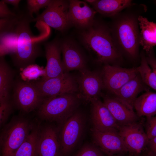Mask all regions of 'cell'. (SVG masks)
Returning <instances> with one entry per match:
<instances>
[{
	"label": "cell",
	"instance_id": "30bf717a",
	"mask_svg": "<svg viewBox=\"0 0 156 156\" xmlns=\"http://www.w3.org/2000/svg\"><path fill=\"white\" fill-rule=\"evenodd\" d=\"M79 72L76 79L79 98L90 103L99 99L104 88L101 72L90 71L86 68Z\"/></svg>",
	"mask_w": 156,
	"mask_h": 156
},
{
	"label": "cell",
	"instance_id": "ffe728a7",
	"mask_svg": "<svg viewBox=\"0 0 156 156\" xmlns=\"http://www.w3.org/2000/svg\"><path fill=\"white\" fill-rule=\"evenodd\" d=\"M150 88L144 83L138 73L114 95L115 96L133 108L134 102L139 94L143 91H149Z\"/></svg>",
	"mask_w": 156,
	"mask_h": 156
},
{
	"label": "cell",
	"instance_id": "2e32d148",
	"mask_svg": "<svg viewBox=\"0 0 156 156\" xmlns=\"http://www.w3.org/2000/svg\"><path fill=\"white\" fill-rule=\"evenodd\" d=\"M62 61L65 72L74 70L79 71L86 68V61L78 45L68 39L60 40Z\"/></svg>",
	"mask_w": 156,
	"mask_h": 156
},
{
	"label": "cell",
	"instance_id": "e0dca14e",
	"mask_svg": "<svg viewBox=\"0 0 156 156\" xmlns=\"http://www.w3.org/2000/svg\"><path fill=\"white\" fill-rule=\"evenodd\" d=\"M69 1L68 16L71 25L83 29L92 25L96 13L94 10L85 1Z\"/></svg>",
	"mask_w": 156,
	"mask_h": 156
},
{
	"label": "cell",
	"instance_id": "603a6c76",
	"mask_svg": "<svg viewBox=\"0 0 156 156\" xmlns=\"http://www.w3.org/2000/svg\"><path fill=\"white\" fill-rule=\"evenodd\" d=\"M14 73L3 56L0 58V103L9 100L10 90L13 87Z\"/></svg>",
	"mask_w": 156,
	"mask_h": 156
},
{
	"label": "cell",
	"instance_id": "7c38bea8",
	"mask_svg": "<svg viewBox=\"0 0 156 156\" xmlns=\"http://www.w3.org/2000/svg\"><path fill=\"white\" fill-rule=\"evenodd\" d=\"M118 132L128 152L135 156L140 155L146 147L148 141L146 133L137 121L120 126Z\"/></svg>",
	"mask_w": 156,
	"mask_h": 156
},
{
	"label": "cell",
	"instance_id": "4316f807",
	"mask_svg": "<svg viewBox=\"0 0 156 156\" xmlns=\"http://www.w3.org/2000/svg\"><path fill=\"white\" fill-rule=\"evenodd\" d=\"M27 13L33 18V14H38L41 9L47 7L51 2V0H27Z\"/></svg>",
	"mask_w": 156,
	"mask_h": 156
},
{
	"label": "cell",
	"instance_id": "6da1fadb",
	"mask_svg": "<svg viewBox=\"0 0 156 156\" xmlns=\"http://www.w3.org/2000/svg\"><path fill=\"white\" fill-rule=\"evenodd\" d=\"M18 15L14 30L5 40L4 47L8 53H12L14 65L23 69L33 65L42 52L39 41L30 28L33 18L27 13Z\"/></svg>",
	"mask_w": 156,
	"mask_h": 156
},
{
	"label": "cell",
	"instance_id": "8fae6325",
	"mask_svg": "<svg viewBox=\"0 0 156 156\" xmlns=\"http://www.w3.org/2000/svg\"><path fill=\"white\" fill-rule=\"evenodd\" d=\"M104 88L114 94L138 73L137 67L122 68L106 64L101 72Z\"/></svg>",
	"mask_w": 156,
	"mask_h": 156
},
{
	"label": "cell",
	"instance_id": "8d00e7d4",
	"mask_svg": "<svg viewBox=\"0 0 156 156\" xmlns=\"http://www.w3.org/2000/svg\"><path fill=\"white\" fill-rule=\"evenodd\" d=\"M124 154H117L110 156H124Z\"/></svg>",
	"mask_w": 156,
	"mask_h": 156
},
{
	"label": "cell",
	"instance_id": "9a60e30c",
	"mask_svg": "<svg viewBox=\"0 0 156 156\" xmlns=\"http://www.w3.org/2000/svg\"><path fill=\"white\" fill-rule=\"evenodd\" d=\"M103 101L120 127L137 121L133 107L115 96H104Z\"/></svg>",
	"mask_w": 156,
	"mask_h": 156
},
{
	"label": "cell",
	"instance_id": "f546056e",
	"mask_svg": "<svg viewBox=\"0 0 156 156\" xmlns=\"http://www.w3.org/2000/svg\"><path fill=\"white\" fill-rule=\"evenodd\" d=\"M145 131L148 140L156 136V115L147 118Z\"/></svg>",
	"mask_w": 156,
	"mask_h": 156
},
{
	"label": "cell",
	"instance_id": "7a4b0ae2",
	"mask_svg": "<svg viewBox=\"0 0 156 156\" xmlns=\"http://www.w3.org/2000/svg\"><path fill=\"white\" fill-rule=\"evenodd\" d=\"M80 36L85 48L96 55L98 62L107 64L120 57L111 31L103 24L94 22L90 27L83 29Z\"/></svg>",
	"mask_w": 156,
	"mask_h": 156
},
{
	"label": "cell",
	"instance_id": "d6a6232c",
	"mask_svg": "<svg viewBox=\"0 0 156 156\" xmlns=\"http://www.w3.org/2000/svg\"><path fill=\"white\" fill-rule=\"evenodd\" d=\"M146 147L148 151L156 154V136L148 140Z\"/></svg>",
	"mask_w": 156,
	"mask_h": 156
},
{
	"label": "cell",
	"instance_id": "277c9868",
	"mask_svg": "<svg viewBox=\"0 0 156 156\" xmlns=\"http://www.w3.org/2000/svg\"><path fill=\"white\" fill-rule=\"evenodd\" d=\"M138 21V19L126 16L116 22L111 31L119 50H122L133 58L137 56L140 45Z\"/></svg>",
	"mask_w": 156,
	"mask_h": 156
},
{
	"label": "cell",
	"instance_id": "e575fe53",
	"mask_svg": "<svg viewBox=\"0 0 156 156\" xmlns=\"http://www.w3.org/2000/svg\"><path fill=\"white\" fill-rule=\"evenodd\" d=\"M144 156H156V154L148 150L146 154Z\"/></svg>",
	"mask_w": 156,
	"mask_h": 156
},
{
	"label": "cell",
	"instance_id": "5bb4252c",
	"mask_svg": "<svg viewBox=\"0 0 156 156\" xmlns=\"http://www.w3.org/2000/svg\"><path fill=\"white\" fill-rule=\"evenodd\" d=\"M47 64L41 79L45 80L59 76L65 72L62 60L60 40H54L44 44Z\"/></svg>",
	"mask_w": 156,
	"mask_h": 156
},
{
	"label": "cell",
	"instance_id": "f35d334b",
	"mask_svg": "<svg viewBox=\"0 0 156 156\" xmlns=\"http://www.w3.org/2000/svg\"><path fill=\"white\" fill-rule=\"evenodd\" d=\"M140 156V155H138V156Z\"/></svg>",
	"mask_w": 156,
	"mask_h": 156
},
{
	"label": "cell",
	"instance_id": "1f68e13d",
	"mask_svg": "<svg viewBox=\"0 0 156 156\" xmlns=\"http://www.w3.org/2000/svg\"><path fill=\"white\" fill-rule=\"evenodd\" d=\"M147 53V55L146 58L147 62L156 75V58L154 55L153 49Z\"/></svg>",
	"mask_w": 156,
	"mask_h": 156
},
{
	"label": "cell",
	"instance_id": "484cf974",
	"mask_svg": "<svg viewBox=\"0 0 156 156\" xmlns=\"http://www.w3.org/2000/svg\"><path fill=\"white\" fill-rule=\"evenodd\" d=\"M137 68L144 83L156 91V75L150 68L144 55H142L140 64Z\"/></svg>",
	"mask_w": 156,
	"mask_h": 156
},
{
	"label": "cell",
	"instance_id": "4dcf8cb0",
	"mask_svg": "<svg viewBox=\"0 0 156 156\" xmlns=\"http://www.w3.org/2000/svg\"><path fill=\"white\" fill-rule=\"evenodd\" d=\"M17 14L11 11L7 4L3 0L0 1V18L1 19L11 18L16 16Z\"/></svg>",
	"mask_w": 156,
	"mask_h": 156
},
{
	"label": "cell",
	"instance_id": "d6986e66",
	"mask_svg": "<svg viewBox=\"0 0 156 156\" xmlns=\"http://www.w3.org/2000/svg\"><path fill=\"white\" fill-rule=\"evenodd\" d=\"M56 129L48 125L40 129L38 142V156H60L61 146Z\"/></svg>",
	"mask_w": 156,
	"mask_h": 156
},
{
	"label": "cell",
	"instance_id": "3957f363",
	"mask_svg": "<svg viewBox=\"0 0 156 156\" xmlns=\"http://www.w3.org/2000/svg\"><path fill=\"white\" fill-rule=\"evenodd\" d=\"M80 99L78 93L45 98L38 109V115L43 119L63 124L75 112Z\"/></svg>",
	"mask_w": 156,
	"mask_h": 156
},
{
	"label": "cell",
	"instance_id": "ba28073f",
	"mask_svg": "<svg viewBox=\"0 0 156 156\" xmlns=\"http://www.w3.org/2000/svg\"><path fill=\"white\" fill-rule=\"evenodd\" d=\"M34 82L44 99L66 94L77 93L78 92L76 79L68 72H65L54 78Z\"/></svg>",
	"mask_w": 156,
	"mask_h": 156
},
{
	"label": "cell",
	"instance_id": "cb8c5ba5",
	"mask_svg": "<svg viewBox=\"0 0 156 156\" xmlns=\"http://www.w3.org/2000/svg\"><path fill=\"white\" fill-rule=\"evenodd\" d=\"M130 0H96L92 4L97 12L107 16H113L132 4Z\"/></svg>",
	"mask_w": 156,
	"mask_h": 156
},
{
	"label": "cell",
	"instance_id": "5b68a950",
	"mask_svg": "<svg viewBox=\"0 0 156 156\" xmlns=\"http://www.w3.org/2000/svg\"><path fill=\"white\" fill-rule=\"evenodd\" d=\"M34 128L28 120L16 118L2 129L0 136L1 156H14Z\"/></svg>",
	"mask_w": 156,
	"mask_h": 156
},
{
	"label": "cell",
	"instance_id": "4fadbf2b",
	"mask_svg": "<svg viewBox=\"0 0 156 156\" xmlns=\"http://www.w3.org/2000/svg\"><path fill=\"white\" fill-rule=\"evenodd\" d=\"M92 133L94 144L108 156L128 152L118 131H101L93 128Z\"/></svg>",
	"mask_w": 156,
	"mask_h": 156
},
{
	"label": "cell",
	"instance_id": "74e56055",
	"mask_svg": "<svg viewBox=\"0 0 156 156\" xmlns=\"http://www.w3.org/2000/svg\"><path fill=\"white\" fill-rule=\"evenodd\" d=\"M155 4L156 5V0L155 1Z\"/></svg>",
	"mask_w": 156,
	"mask_h": 156
},
{
	"label": "cell",
	"instance_id": "f1b7e54d",
	"mask_svg": "<svg viewBox=\"0 0 156 156\" xmlns=\"http://www.w3.org/2000/svg\"><path fill=\"white\" fill-rule=\"evenodd\" d=\"M12 109V104L9 100L0 103V125L1 126L7 121Z\"/></svg>",
	"mask_w": 156,
	"mask_h": 156
},
{
	"label": "cell",
	"instance_id": "d4e9b609",
	"mask_svg": "<svg viewBox=\"0 0 156 156\" xmlns=\"http://www.w3.org/2000/svg\"><path fill=\"white\" fill-rule=\"evenodd\" d=\"M40 129L33 128L14 156H38V142Z\"/></svg>",
	"mask_w": 156,
	"mask_h": 156
},
{
	"label": "cell",
	"instance_id": "44dd1931",
	"mask_svg": "<svg viewBox=\"0 0 156 156\" xmlns=\"http://www.w3.org/2000/svg\"><path fill=\"white\" fill-rule=\"evenodd\" d=\"M138 20L140 29V44L147 53L156 46V23L141 16H138Z\"/></svg>",
	"mask_w": 156,
	"mask_h": 156
},
{
	"label": "cell",
	"instance_id": "9c48e42d",
	"mask_svg": "<svg viewBox=\"0 0 156 156\" xmlns=\"http://www.w3.org/2000/svg\"><path fill=\"white\" fill-rule=\"evenodd\" d=\"M62 125L59 136L61 153H70L79 140L85 127V118L80 112H75Z\"/></svg>",
	"mask_w": 156,
	"mask_h": 156
},
{
	"label": "cell",
	"instance_id": "8992f818",
	"mask_svg": "<svg viewBox=\"0 0 156 156\" xmlns=\"http://www.w3.org/2000/svg\"><path fill=\"white\" fill-rule=\"evenodd\" d=\"M69 1L52 0L45 10L32 22H42L61 32L71 25L68 16Z\"/></svg>",
	"mask_w": 156,
	"mask_h": 156
},
{
	"label": "cell",
	"instance_id": "836d02e7",
	"mask_svg": "<svg viewBox=\"0 0 156 156\" xmlns=\"http://www.w3.org/2000/svg\"><path fill=\"white\" fill-rule=\"evenodd\" d=\"M3 1L6 4H11L14 8L17 9L18 8L19 4L21 0H3Z\"/></svg>",
	"mask_w": 156,
	"mask_h": 156
},
{
	"label": "cell",
	"instance_id": "7402d4cb",
	"mask_svg": "<svg viewBox=\"0 0 156 156\" xmlns=\"http://www.w3.org/2000/svg\"><path fill=\"white\" fill-rule=\"evenodd\" d=\"M138 117L148 118L156 115V93L150 91L138 97L133 105Z\"/></svg>",
	"mask_w": 156,
	"mask_h": 156
},
{
	"label": "cell",
	"instance_id": "52a82bcc",
	"mask_svg": "<svg viewBox=\"0 0 156 156\" xmlns=\"http://www.w3.org/2000/svg\"><path fill=\"white\" fill-rule=\"evenodd\" d=\"M13 88L14 103L25 112L38 109L44 99L34 82L18 81L14 82Z\"/></svg>",
	"mask_w": 156,
	"mask_h": 156
},
{
	"label": "cell",
	"instance_id": "d590c367",
	"mask_svg": "<svg viewBox=\"0 0 156 156\" xmlns=\"http://www.w3.org/2000/svg\"><path fill=\"white\" fill-rule=\"evenodd\" d=\"M95 1V0H85V1L92 4L94 3Z\"/></svg>",
	"mask_w": 156,
	"mask_h": 156
},
{
	"label": "cell",
	"instance_id": "83f0119b",
	"mask_svg": "<svg viewBox=\"0 0 156 156\" xmlns=\"http://www.w3.org/2000/svg\"><path fill=\"white\" fill-rule=\"evenodd\" d=\"M74 156H107L95 144H86L83 146Z\"/></svg>",
	"mask_w": 156,
	"mask_h": 156
},
{
	"label": "cell",
	"instance_id": "ac0fdd59",
	"mask_svg": "<svg viewBox=\"0 0 156 156\" xmlns=\"http://www.w3.org/2000/svg\"><path fill=\"white\" fill-rule=\"evenodd\" d=\"M91 103L93 128L101 131H118L120 127L103 102L99 99Z\"/></svg>",
	"mask_w": 156,
	"mask_h": 156
}]
</instances>
